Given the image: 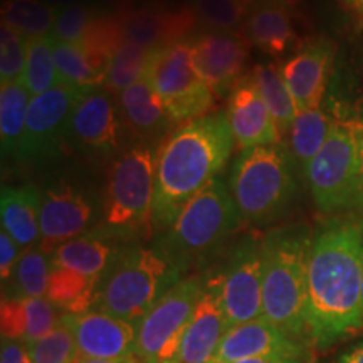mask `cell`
Wrapping results in <instances>:
<instances>
[{"instance_id":"obj_1","label":"cell","mask_w":363,"mask_h":363,"mask_svg":"<svg viewBox=\"0 0 363 363\" xmlns=\"http://www.w3.org/2000/svg\"><path fill=\"white\" fill-rule=\"evenodd\" d=\"M363 219L335 217L313 235L306 274L308 343L325 352L363 326Z\"/></svg>"},{"instance_id":"obj_2","label":"cell","mask_w":363,"mask_h":363,"mask_svg":"<svg viewBox=\"0 0 363 363\" xmlns=\"http://www.w3.org/2000/svg\"><path fill=\"white\" fill-rule=\"evenodd\" d=\"M225 113H208L177 126L157 152L153 234L169 230L184 207L217 179L234 150Z\"/></svg>"},{"instance_id":"obj_3","label":"cell","mask_w":363,"mask_h":363,"mask_svg":"<svg viewBox=\"0 0 363 363\" xmlns=\"http://www.w3.org/2000/svg\"><path fill=\"white\" fill-rule=\"evenodd\" d=\"M311 240L305 224L279 227L262 238V318L308 347L306 274Z\"/></svg>"},{"instance_id":"obj_4","label":"cell","mask_w":363,"mask_h":363,"mask_svg":"<svg viewBox=\"0 0 363 363\" xmlns=\"http://www.w3.org/2000/svg\"><path fill=\"white\" fill-rule=\"evenodd\" d=\"M187 271V266L155 242L126 244L99 279L94 308L138 326Z\"/></svg>"},{"instance_id":"obj_5","label":"cell","mask_w":363,"mask_h":363,"mask_svg":"<svg viewBox=\"0 0 363 363\" xmlns=\"http://www.w3.org/2000/svg\"><path fill=\"white\" fill-rule=\"evenodd\" d=\"M155 170L157 153L150 145H133L121 153L108 177L101 224L94 227L128 244L152 238Z\"/></svg>"},{"instance_id":"obj_6","label":"cell","mask_w":363,"mask_h":363,"mask_svg":"<svg viewBox=\"0 0 363 363\" xmlns=\"http://www.w3.org/2000/svg\"><path fill=\"white\" fill-rule=\"evenodd\" d=\"M229 189L242 219L254 225L276 220L296 194L294 163L283 143L240 150Z\"/></svg>"},{"instance_id":"obj_7","label":"cell","mask_w":363,"mask_h":363,"mask_svg":"<svg viewBox=\"0 0 363 363\" xmlns=\"http://www.w3.org/2000/svg\"><path fill=\"white\" fill-rule=\"evenodd\" d=\"M242 220L229 185L216 179L195 195L174 225L153 242L190 267L217 251Z\"/></svg>"},{"instance_id":"obj_8","label":"cell","mask_w":363,"mask_h":363,"mask_svg":"<svg viewBox=\"0 0 363 363\" xmlns=\"http://www.w3.org/2000/svg\"><path fill=\"white\" fill-rule=\"evenodd\" d=\"M358 145L360 120H335L325 145L308 165L306 184L325 214L355 208Z\"/></svg>"},{"instance_id":"obj_9","label":"cell","mask_w":363,"mask_h":363,"mask_svg":"<svg viewBox=\"0 0 363 363\" xmlns=\"http://www.w3.org/2000/svg\"><path fill=\"white\" fill-rule=\"evenodd\" d=\"M145 78L157 91L175 126L208 115L214 106L216 94L194 67L190 40L152 49Z\"/></svg>"},{"instance_id":"obj_10","label":"cell","mask_w":363,"mask_h":363,"mask_svg":"<svg viewBox=\"0 0 363 363\" xmlns=\"http://www.w3.org/2000/svg\"><path fill=\"white\" fill-rule=\"evenodd\" d=\"M203 288V274L187 276L140 321L135 353L143 363H179L185 331Z\"/></svg>"},{"instance_id":"obj_11","label":"cell","mask_w":363,"mask_h":363,"mask_svg":"<svg viewBox=\"0 0 363 363\" xmlns=\"http://www.w3.org/2000/svg\"><path fill=\"white\" fill-rule=\"evenodd\" d=\"M220 279L229 328L262 318V239H240L229 251Z\"/></svg>"},{"instance_id":"obj_12","label":"cell","mask_w":363,"mask_h":363,"mask_svg":"<svg viewBox=\"0 0 363 363\" xmlns=\"http://www.w3.org/2000/svg\"><path fill=\"white\" fill-rule=\"evenodd\" d=\"M84 89L88 88L61 83L30 99L19 153L21 160H45L59 152L67 136L72 110Z\"/></svg>"},{"instance_id":"obj_13","label":"cell","mask_w":363,"mask_h":363,"mask_svg":"<svg viewBox=\"0 0 363 363\" xmlns=\"http://www.w3.org/2000/svg\"><path fill=\"white\" fill-rule=\"evenodd\" d=\"M120 113L115 94L104 86L84 89L72 110L66 140L83 153L108 155L121 142Z\"/></svg>"},{"instance_id":"obj_14","label":"cell","mask_w":363,"mask_h":363,"mask_svg":"<svg viewBox=\"0 0 363 363\" xmlns=\"http://www.w3.org/2000/svg\"><path fill=\"white\" fill-rule=\"evenodd\" d=\"M192 61L197 74L216 98L233 93L244 78L251 43L235 30H211L190 40Z\"/></svg>"},{"instance_id":"obj_15","label":"cell","mask_w":363,"mask_h":363,"mask_svg":"<svg viewBox=\"0 0 363 363\" xmlns=\"http://www.w3.org/2000/svg\"><path fill=\"white\" fill-rule=\"evenodd\" d=\"M94 219L96 206L88 195L59 182L43 194L39 247L52 254L59 246L93 229Z\"/></svg>"},{"instance_id":"obj_16","label":"cell","mask_w":363,"mask_h":363,"mask_svg":"<svg viewBox=\"0 0 363 363\" xmlns=\"http://www.w3.org/2000/svg\"><path fill=\"white\" fill-rule=\"evenodd\" d=\"M308 345L284 333L264 318L230 326L211 363H234L247 358H299L305 360Z\"/></svg>"},{"instance_id":"obj_17","label":"cell","mask_w":363,"mask_h":363,"mask_svg":"<svg viewBox=\"0 0 363 363\" xmlns=\"http://www.w3.org/2000/svg\"><path fill=\"white\" fill-rule=\"evenodd\" d=\"M227 330L220 271H207L202 294L185 331L179 363H211Z\"/></svg>"},{"instance_id":"obj_18","label":"cell","mask_w":363,"mask_h":363,"mask_svg":"<svg viewBox=\"0 0 363 363\" xmlns=\"http://www.w3.org/2000/svg\"><path fill=\"white\" fill-rule=\"evenodd\" d=\"M116 16L125 40L147 49L187 40L185 38L192 34L199 24L192 6L169 7L150 4L136 9H123Z\"/></svg>"},{"instance_id":"obj_19","label":"cell","mask_w":363,"mask_h":363,"mask_svg":"<svg viewBox=\"0 0 363 363\" xmlns=\"http://www.w3.org/2000/svg\"><path fill=\"white\" fill-rule=\"evenodd\" d=\"M76 338L81 357L120 360L135 352L138 326L110 313L93 310L83 315H62Z\"/></svg>"},{"instance_id":"obj_20","label":"cell","mask_w":363,"mask_h":363,"mask_svg":"<svg viewBox=\"0 0 363 363\" xmlns=\"http://www.w3.org/2000/svg\"><path fill=\"white\" fill-rule=\"evenodd\" d=\"M225 115L240 150L281 143L279 131L251 74L244 76L229 94Z\"/></svg>"},{"instance_id":"obj_21","label":"cell","mask_w":363,"mask_h":363,"mask_svg":"<svg viewBox=\"0 0 363 363\" xmlns=\"http://www.w3.org/2000/svg\"><path fill=\"white\" fill-rule=\"evenodd\" d=\"M333 54L335 45L331 40L315 39L281 67V74L296 103L298 113L320 108Z\"/></svg>"},{"instance_id":"obj_22","label":"cell","mask_w":363,"mask_h":363,"mask_svg":"<svg viewBox=\"0 0 363 363\" xmlns=\"http://www.w3.org/2000/svg\"><path fill=\"white\" fill-rule=\"evenodd\" d=\"M126 244L106 230L93 227L88 233L59 246L51 254L52 266H62L93 279H101Z\"/></svg>"},{"instance_id":"obj_23","label":"cell","mask_w":363,"mask_h":363,"mask_svg":"<svg viewBox=\"0 0 363 363\" xmlns=\"http://www.w3.org/2000/svg\"><path fill=\"white\" fill-rule=\"evenodd\" d=\"M62 313L48 298H2V338L30 345L56 328Z\"/></svg>"},{"instance_id":"obj_24","label":"cell","mask_w":363,"mask_h":363,"mask_svg":"<svg viewBox=\"0 0 363 363\" xmlns=\"http://www.w3.org/2000/svg\"><path fill=\"white\" fill-rule=\"evenodd\" d=\"M240 33L251 45L274 57L289 51L296 40L291 16L279 0H257Z\"/></svg>"},{"instance_id":"obj_25","label":"cell","mask_w":363,"mask_h":363,"mask_svg":"<svg viewBox=\"0 0 363 363\" xmlns=\"http://www.w3.org/2000/svg\"><path fill=\"white\" fill-rule=\"evenodd\" d=\"M40 202H43V194H39L34 185L2 187L0 192L2 229L12 235L22 251L39 246Z\"/></svg>"},{"instance_id":"obj_26","label":"cell","mask_w":363,"mask_h":363,"mask_svg":"<svg viewBox=\"0 0 363 363\" xmlns=\"http://www.w3.org/2000/svg\"><path fill=\"white\" fill-rule=\"evenodd\" d=\"M118 104L130 130L145 142L157 140L174 126L160 96L145 76L120 94Z\"/></svg>"},{"instance_id":"obj_27","label":"cell","mask_w":363,"mask_h":363,"mask_svg":"<svg viewBox=\"0 0 363 363\" xmlns=\"http://www.w3.org/2000/svg\"><path fill=\"white\" fill-rule=\"evenodd\" d=\"M54 62L59 81L76 88L103 86L110 71V61L89 52L83 44L54 43Z\"/></svg>"},{"instance_id":"obj_28","label":"cell","mask_w":363,"mask_h":363,"mask_svg":"<svg viewBox=\"0 0 363 363\" xmlns=\"http://www.w3.org/2000/svg\"><path fill=\"white\" fill-rule=\"evenodd\" d=\"M335 120L321 108L308 111H299L294 118L291 128L288 131V153L294 167L305 175L316 153L328 138Z\"/></svg>"},{"instance_id":"obj_29","label":"cell","mask_w":363,"mask_h":363,"mask_svg":"<svg viewBox=\"0 0 363 363\" xmlns=\"http://www.w3.org/2000/svg\"><path fill=\"white\" fill-rule=\"evenodd\" d=\"M98 279L62 266H52L49 276L48 299L62 315H83L93 310Z\"/></svg>"},{"instance_id":"obj_30","label":"cell","mask_w":363,"mask_h":363,"mask_svg":"<svg viewBox=\"0 0 363 363\" xmlns=\"http://www.w3.org/2000/svg\"><path fill=\"white\" fill-rule=\"evenodd\" d=\"M33 96L22 81L2 84L0 89V143L4 157L19 158L27 111Z\"/></svg>"},{"instance_id":"obj_31","label":"cell","mask_w":363,"mask_h":363,"mask_svg":"<svg viewBox=\"0 0 363 363\" xmlns=\"http://www.w3.org/2000/svg\"><path fill=\"white\" fill-rule=\"evenodd\" d=\"M251 78L264 99L276 128L279 131L281 143H283V138L288 136V131L298 115V108L284 83L281 67L276 65H257L251 71Z\"/></svg>"},{"instance_id":"obj_32","label":"cell","mask_w":363,"mask_h":363,"mask_svg":"<svg viewBox=\"0 0 363 363\" xmlns=\"http://www.w3.org/2000/svg\"><path fill=\"white\" fill-rule=\"evenodd\" d=\"M51 254L33 246L22 252L2 298H48ZM6 286V284H4Z\"/></svg>"},{"instance_id":"obj_33","label":"cell","mask_w":363,"mask_h":363,"mask_svg":"<svg viewBox=\"0 0 363 363\" xmlns=\"http://www.w3.org/2000/svg\"><path fill=\"white\" fill-rule=\"evenodd\" d=\"M0 13L2 24L12 27L27 39H38L51 34L59 12L44 0H4Z\"/></svg>"},{"instance_id":"obj_34","label":"cell","mask_w":363,"mask_h":363,"mask_svg":"<svg viewBox=\"0 0 363 363\" xmlns=\"http://www.w3.org/2000/svg\"><path fill=\"white\" fill-rule=\"evenodd\" d=\"M21 81L33 98L61 84L54 62V40L49 35L29 40L26 71Z\"/></svg>"},{"instance_id":"obj_35","label":"cell","mask_w":363,"mask_h":363,"mask_svg":"<svg viewBox=\"0 0 363 363\" xmlns=\"http://www.w3.org/2000/svg\"><path fill=\"white\" fill-rule=\"evenodd\" d=\"M150 51L152 49L125 40L111 59L110 71H108V76L103 84L104 88L120 96L123 91L138 83L145 76V71H147Z\"/></svg>"},{"instance_id":"obj_36","label":"cell","mask_w":363,"mask_h":363,"mask_svg":"<svg viewBox=\"0 0 363 363\" xmlns=\"http://www.w3.org/2000/svg\"><path fill=\"white\" fill-rule=\"evenodd\" d=\"M257 0H194L199 22L214 30H234L246 22Z\"/></svg>"},{"instance_id":"obj_37","label":"cell","mask_w":363,"mask_h":363,"mask_svg":"<svg viewBox=\"0 0 363 363\" xmlns=\"http://www.w3.org/2000/svg\"><path fill=\"white\" fill-rule=\"evenodd\" d=\"M27 350L33 363H76L79 358L74 335L62 318L51 333L27 345Z\"/></svg>"},{"instance_id":"obj_38","label":"cell","mask_w":363,"mask_h":363,"mask_svg":"<svg viewBox=\"0 0 363 363\" xmlns=\"http://www.w3.org/2000/svg\"><path fill=\"white\" fill-rule=\"evenodd\" d=\"M29 40L7 24H0V83L2 84L22 79Z\"/></svg>"},{"instance_id":"obj_39","label":"cell","mask_w":363,"mask_h":363,"mask_svg":"<svg viewBox=\"0 0 363 363\" xmlns=\"http://www.w3.org/2000/svg\"><path fill=\"white\" fill-rule=\"evenodd\" d=\"M98 16L99 13L96 7L88 6L84 2L62 7L57 13L56 24H54L49 38L54 43L78 44L83 40L91 24H93Z\"/></svg>"},{"instance_id":"obj_40","label":"cell","mask_w":363,"mask_h":363,"mask_svg":"<svg viewBox=\"0 0 363 363\" xmlns=\"http://www.w3.org/2000/svg\"><path fill=\"white\" fill-rule=\"evenodd\" d=\"M22 252L24 251L12 239V235L6 229L0 230V278H2V286L11 281Z\"/></svg>"},{"instance_id":"obj_41","label":"cell","mask_w":363,"mask_h":363,"mask_svg":"<svg viewBox=\"0 0 363 363\" xmlns=\"http://www.w3.org/2000/svg\"><path fill=\"white\" fill-rule=\"evenodd\" d=\"M0 363H33L29 357L27 345L16 340L2 338V350H0Z\"/></svg>"},{"instance_id":"obj_42","label":"cell","mask_w":363,"mask_h":363,"mask_svg":"<svg viewBox=\"0 0 363 363\" xmlns=\"http://www.w3.org/2000/svg\"><path fill=\"white\" fill-rule=\"evenodd\" d=\"M358 214L363 216V121L360 120V145H358V179H357V199L355 208Z\"/></svg>"},{"instance_id":"obj_43","label":"cell","mask_w":363,"mask_h":363,"mask_svg":"<svg viewBox=\"0 0 363 363\" xmlns=\"http://www.w3.org/2000/svg\"><path fill=\"white\" fill-rule=\"evenodd\" d=\"M333 363H363V342L357 343L350 350L343 352Z\"/></svg>"},{"instance_id":"obj_44","label":"cell","mask_w":363,"mask_h":363,"mask_svg":"<svg viewBox=\"0 0 363 363\" xmlns=\"http://www.w3.org/2000/svg\"><path fill=\"white\" fill-rule=\"evenodd\" d=\"M76 363H143L140 360V357L136 355V353H130V355H126L125 358H120V360H101V358H86V357H81Z\"/></svg>"},{"instance_id":"obj_45","label":"cell","mask_w":363,"mask_h":363,"mask_svg":"<svg viewBox=\"0 0 363 363\" xmlns=\"http://www.w3.org/2000/svg\"><path fill=\"white\" fill-rule=\"evenodd\" d=\"M305 360L299 358H279V357H267V358H247V360H240L234 363H303Z\"/></svg>"},{"instance_id":"obj_46","label":"cell","mask_w":363,"mask_h":363,"mask_svg":"<svg viewBox=\"0 0 363 363\" xmlns=\"http://www.w3.org/2000/svg\"><path fill=\"white\" fill-rule=\"evenodd\" d=\"M44 2H48V4H51V6H54V7H67V6H72V4H79V2H83V0H44Z\"/></svg>"},{"instance_id":"obj_47","label":"cell","mask_w":363,"mask_h":363,"mask_svg":"<svg viewBox=\"0 0 363 363\" xmlns=\"http://www.w3.org/2000/svg\"><path fill=\"white\" fill-rule=\"evenodd\" d=\"M345 2H347L348 6H352L353 9H357V11L363 12V0H345Z\"/></svg>"},{"instance_id":"obj_48","label":"cell","mask_w":363,"mask_h":363,"mask_svg":"<svg viewBox=\"0 0 363 363\" xmlns=\"http://www.w3.org/2000/svg\"><path fill=\"white\" fill-rule=\"evenodd\" d=\"M362 310H363V272H362Z\"/></svg>"}]
</instances>
